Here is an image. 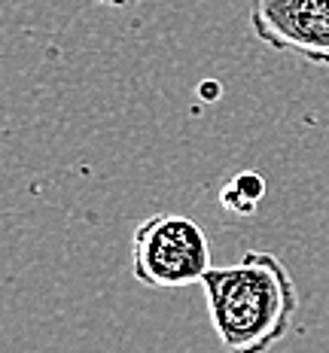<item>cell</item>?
Returning <instances> with one entry per match:
<instances>
[{
  "instance_id": "obj_1",
  "label": "cell",
  "mask_w": 329,
  "mask_h": 353,
  "mask_svg": "<svg viewBox=\"0 0 329 353\" xmlns=\"http://www.w3.org/2000/svg\"><path fill=\"white\" fill-rule=\"evenodd\" d=\"M208 317L226 353H268L287 338L299 311V290L287 265L266 250L204 274Z\"/></svg>"
},
{
  "instance_id": "obj_2",
  "label": "cell",
  "mask_w": 329,
  "mask_h": 353,
  "mask_svg": "<svg viewBox=\"0 0 329 353\" xmlns=\"http://www.w3.org/2000/svg\"><path fill=\"white\" fill-rule=\"evenodd\" d=\"M210 265L208 234L180 213H152L131 238V274L146 290H183L201 283Z\"/></svg>"
},
{
  "instance_id": "obj_3",
  "label": "cell",
  "mask_w": 329,
  "mask_h": 353,
  "mask_svg": "<svg viewBox=\"0 0 329 353\" xmlns=\"http://www.w3.org/2000/svg\"><path fill=\"white\" fill-rule=\"evenodd\" d=\"M250 28L275 52L329 68V0H250Z\"/></svg>"
},
{
  "instance_id": "obj_4",
  "label": "cell",
  "mask_w": 329,
  "mask_h": 353,
  "mask_svg": "<svg viewBox=\"0 0 329 353\" xmlns=\"http://www.w3.org/2000/svg\"><path fill=\"white\" fill-rule=\"evenodd\" d=\"M262 195H266V180L256 171H241L219 189V204L235 216H253Z\"/></svg>"
},
{
  "instance_id": "obj_5",
  "label": "cell",
  "mask_w": 329,
  "mask_h": 353,
  "mask_svg": "<svg viewBox=\"0 0 329 353\" xmlns=\"http://www.w3.org/2000/svg\"><path fill=\"white\" fill-rule=\"evenodd\" d=\"M210 83H214V79H208V85H204V98H217V88Z\"/></svg>"
},
{
  "instance_id": "obj_6",
  "label": "cell",
  "mask_w": 329,
  "mask_h": 353,
  "mask_svg": "<svg viewBox=\"0 0 329 353\" xmlns=\"http://www.w3.org/2000/svg\"><path fill=\"white\" fill-rule=\"evenodd\" d=\"M128 3H137V0H110V6H128Z\"/></svg>"
},
{
  "instance_id": "obj_7",
  "label": "cell",
  "mask_w": 329,
  "mask_h": 353,
  "mask_svg": "<svg viewBox=\"0 0 329 353\" xmlns=\"http://www.w3.org/2000/svg\"><path fill=\"white\" fill-rule=\"evenodd\" d=\"M89 3H107L110 6V0H89Z\"/></svg>"
}]
</instances>
